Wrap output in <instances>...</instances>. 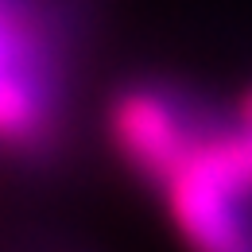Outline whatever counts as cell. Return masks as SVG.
<instances>
[{"label":"cell","instance_id":"obj_1","mask_svg":"<svg viewBox=\"0 0 252 252\" xmlns=\"http://www.w3.org/2000/svg\"><path fill=\"white\" fill-rule=\"evenodd\" d=\"M97 32V0H0V175L66 163Z\"/></svg>","mask_w":252,"mask_h":252},{"label":"cell","instance_id":"obj_2","mask_svg":"<svg viewBox=\"0 0 252 252\" xmlns=\"http://www.w3.org/2000/svg\"><path fill=\"white\" fill-rule=\"evenodd\" d=\"M229 101L210 86L167 70H136L101 97L97 132L117 167L148 194H163L214 144Z\"/></svg>","mask_w":252,"mask_h":252},{"label":"cell","instance_id":"obj_3","mask_svg":"<svg viewBox=\"0 0 252 252\" xmlns=\"http://www.w3.org/2000/svg\"><path fill=\"white\" fill-rule=\"evenodd\" d=\"M187 252H252V190L187 167L159 194Z\"/></svg>","mask_w":252,"mask_h":252}]
</instances>
